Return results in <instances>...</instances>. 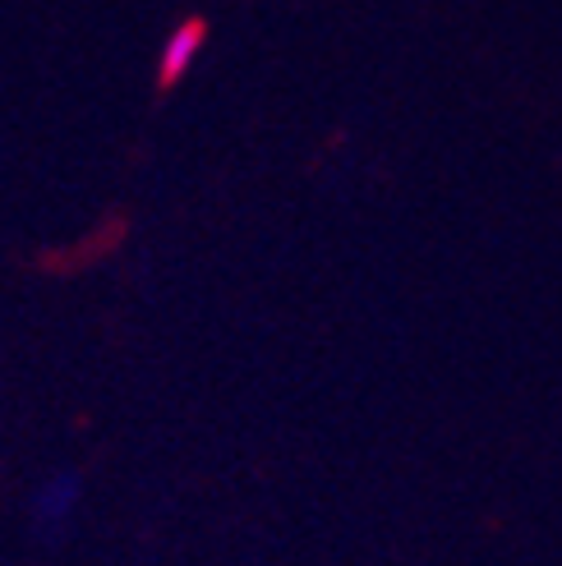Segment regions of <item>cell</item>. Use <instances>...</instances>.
I'll return each mask as SVG.
<instances>
[{
    "label": "cell",
    "mask_w": 562,
    "mask_h": 566,
    "mask_svg": "<svg viewBox=\"0 0 562 566\" xmlns=\"http://www.w3.org/2000/svg\"><path fill=\"white\" fill-rule=\"evenodd\" d=\"M79 506H83V474L79 470H51L46 479H38V489L33 497H28V521H33V534L46 544L55 539H65L74 516H79Z\"/></svg>",
    "instance_id": "6da1fadb"
},
{
    "label": "cell",
    "mask_w": 562,
    "mask_h": 566,
    "mask_svg": "<svg viewBox=\"0 0 562 566\" xmlns=\"http://www.w3.org/2000/svg\"><path fill=\"white\" fill-rule=\"evenodd\" d=\"M204 23L199 19H189V23H180L171 38L162 42V55H157V78L171 88V83H180L185 74H189V65L199 61V51H204Z\"/></svg>",
    "instance_id": "7a4b0ae2"
}]
</instances>
